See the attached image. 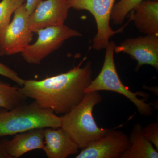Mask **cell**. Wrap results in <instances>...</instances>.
Returning a JSON list of instances; mask_svg holds the SVG:
<instances>
[{"label": "cell", "mask_w": 158, "mask_h": 158, "mask_svg": "<svg viewBox=\"0 0 158 158\" xmlns=\"http://www.w3.org/2000/svg\"><path fill=\"white\" fill-rule=\"evenodd\" d=\"M84 61L65 73L40 81L25 80L20 91L56 114H66L82 101L92 81L91 62L81 67Z\"/></svg>", "instance_id": "obj_1"}, {"label": "cell", "mask_w": 158, "mask_h": 158, "mask_svg": "<svg viewBox=\"0 0 158 158\" xmlns=\"http://www.w3.org/2000/svg\"><path fill=\"white\" fill-rule=\"evenodd\" d=\"M102 100L98 91L88 92L77 106L61 117V127L79 148H85L100 139L110 130L99 127L94 118V108Z\"/></svg>", "instance_id": "obj_2"}, {"label": "cell", "mask_w": 158, "mask_h": 158, "mask_svg": "<svg viewBox=\"0 0 158 158\" xmlns=\"http://www.w3.org/2000/svg\"><path fill=\"white\" fill-rule=\"evenodd\" d=\"M61 125V117L36 101L0 111V138L36 129L58 128Z\"/></svg>", "instance_id": "obj_3"}, {"label": "cell", "mask_w": 158, "mask_h": 158, "mask_svg": "<svg viewBox=\"0 0 158 158\" xmlns=\"http://www.w3.org/2000/svg\"><path fill=\"white\" fill-rule=\"evenodd\" d=\"M116 45L115 42L110 41L105 48L104 62L101 70L96 78L92 80L85 90V92L106 90L120 94L132 102L141 115L145 116H151L153 109L151 105L138 97L140 96L147 98L149 94L142 91H131L128 87L123 85L118 76L114 60V48Z\"/></svg>", "instance_id": "obj_4"}, {"label": "cell", "mask_w": 158, "mask_h": 158, "mask_svg": "<svg viewBox=\"0 0 158 158\" xmlns=\"http://www.w3.org/2000/svg\"><path fill=\"white\" fill-rule=\"evenodd\" d=\"M36 33L38 34L36 42L29 44L21 53L26 62L34 65L40 64L43 59L62 46L65 40L83 36L78 31L64 24L47 27Z\"/></svg>", "instance_id": "obj_5"}, {"label": "cell", "mask_w": 158, "mask_h": 158, "mask_svg": "<svg viewBox=\"0 0 158 158\" xmlns=\"http://www.w3.org/2000/svg\"><path fill=\"white\" fill-rule=\"evenodd\" d=\"M25 3L14 13L12 21L0 31V56L21 53L31 44L34 33L29 24Z\"/></svg>", "instance_id": "obj_6"}, {"label": "cell", "mask_w": 158, "mask_h": 158, "mask_svg": "<svg viewBox=\"0 0 158 158\" xmlns=\"http://www.w3.org/2000/svg\"><path fill=\"white\" fill-rule=\"evenodd\" d=\"M70 8L86 10L93 15L97 24V33L92 40V48L95 50L105 49L111 37L118 33L110 26L112 10L116 0H66Z\"/></svg>", "instance_id": "obj_7"}, {"label": "cell", "mask_w": 158, "mask_h": 158, "mask_svg": "<svg viewBox=\"0 0 158 158\" xmlns=\"http://www.w3.org/2000/svg\"><path fill=\"white\" fill-rule=\"evenodd\" d=\"M115 53L129 55L138 62L136 70L145 65H151L158 69V35H146L126 39L116 45Z\"/></svg>", "instance_id": "obj_8"}, {"label": "cell", "mask_w": 158, "mask_h": 158, "mask_svg": "<svg viewBox=\"0 0 158 158\" xmlns=\"http://www.w3.org/2000/svg\"><path fill=\"white\" fill-rule=\"evenodd\" d=\"M130 145L129 137L110 129L103 137L83 148L76 158H121Z\"/></svg>", "instance_id": "obj_9"}, {"label": "cell", "mask_w": 158, "mask_h": 158, "mask_svg": "<svg viewBox=\"0 0 158 158\" xmlns=\"http://www.w3.org/2000/svg\"><path fill=\"white\" fill-rule=\"evenodd\" d=\"M66 0H43L29 17L32 32L48 27L64 24L70 9Z\"/></svg>", "instance_id": "obj_10"}, {"label": "cell", "mask_w": 158, "mask_h": 158, "mask_svg": "<svg viewBox=\"0 0 158 158\" xmlns=\"http://www.w3.org/2000/svg\"><path fill=\"white\" fill-rule=\"evenodd\" d=\"M43 150L48 158H66L78 152L79 147L62 127L44 129Z\"/></svg>", "instance_id": "obj_11"}, {"label": "cell", "mask_w": 158, "mask_h": 158, "mask_svg": "<svg viewBox=\"0 0 158 158\" xmlns=\"http://www.w3.org/2000/svg\"><path fill=\"white\" fill-rule=\"evenodd\" d=\"M130 13V20L140 32L158 35V0H144Z\"/></svg>", "instance_id": "obj_12"}, {"label": "cell", "mask_w": 158, "mask_h": 158, "mask_svg": "<svg viewBox=\"0 0 158 158\" xmlns=\"http://www.w3.org/2000/svg\"><path fill=\"white\" fill-rule=\"evenodd\" d=\"M44 129H36L16 135L6 144V149L10 158H18L26 153L43 149Z\"/></svg>", "instance_id": "obj_13"}, {"label": "cell", "mask_w": 158, "mask_h": 158, "mask_svg": "<svg viewBox=\"0 0 158 158\" xmlns=\"http://www.w3.org/2000/svg\"><path fill=\"white\" fill-rule=\"evenodd\" d=\"M142 126L134 125L130 133V145L121 158H158V152L143 135Z\"/></svg>", "instance_id": "obj_14"}, {"label": "cell", "mask_w": 158, "mask_h": 158, "mask_svg": "<svg viewBox=\"0 0 158 158\" xmlns=\"http://www.w3.org/2000/svg\"><path fill=\"white\" fill-rule=\"evenodd\" d=\"M27 98L21 93L19 88L0 82V108L12 110L25 103Z\"/></svg>", "instance_id": "obj_15"}, {"label": "cell", "mask_w": 158, "mask_h": 158, "mask_svg": "<svg viewBox=\"0 0 158 158\" xmlns=\"http://www.w3.org/2000/svg\"><path fill=\"white\" fill-rule=\"evenodd\" d=\"M144 0H120L114 5L111 15V19L116 25H121L125 18Z\"/></svg>", "instance_id": "obj_16"}, {"label": "cell", "mask_w": 158, "mask_h": 158, "mask_svg": "<svg viewBox=\"0 0 158 158\" xmlns=\"http://www.w3.org/2000/svg\"><path fill=\"white\" fill-rule=\"evenodd\" d=\"M26 2V0H2L0 2V31L8 25L14 12Z\"/></svg>", "instance_id": "obj_17"}, {"label": "cell", "mask_w": 158, "mask_h": 158, "mask_svg": "<svg viewBox=\"0 0 158 158\" xmlns=\"http://www.w3.org/2000/svg\"><path fill=\"white\" fill-rule=\"evenodd\" d=\"M142 132L144 137L158 150V121L142 127Z\"/></svg>", "instance_id": "obj_18"}, {"label": "cell", "mask_w": 158, "mask_h": 158, "mask_svg": "<svg viewBox=\"0 0 158 158\" xmlns=\"http://www.w3.org/2000/svg\"><path fill=\"white\" fill-rule=\"evenodd\" d=\"M0 75L6 77L16 83L19 86H23L25 80L18 76L17 73L6 65L0 62Z\"/></svg>", "instance_id": "obj_19"}, {"label": "cell", "mask_w": 158, "mask_h": 158, "mask_svg": "<svg viewBox=\"0 0 158 158\" xmlns=\"http://www.w3.org/2000/svg\"><path fill=\"white\" fill-rule=\"evenodd\" d=\"M43 0H26L25 8L29 14H31Z\"/></svg>", "instance_id": "obj_20"}, {"label": "cell", "mask_w": 158, "mask_h": 158, "mask_svg": "<svg viewBox=\"0 0 158 158\" xmlns=\"http://www.w3.org/2000/svg\"><path fill=\"white\" fill-rule=\"evenodd\" d=\"M0 138V158H10L6 149V142L8 139Z\"/></svg>", "instance_id": "obj_21"}]
</instances>
